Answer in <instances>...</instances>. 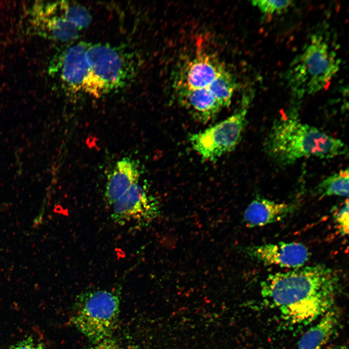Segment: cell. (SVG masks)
Returning a JSON list of instances; mask_svg holds the SVG:
<instances>
[{
  "label": "cell",
  "instance_id": "6da1fadb",
  "mask_svg": "<svg viewBox=\"0 0 349 349\" xmlns=\"http://www.w3.org/2000/svg\"><path fill=\"white\" fill-rule=\"evenodd\" d=\"M339 278L321 264L269 274L261 283L264 301L292 324H307L333 306Z\"/></svg>",
  "mask_w": 349,
  "mask_h": 349
},
{
  "label": "cell",
  "instance_id": "7a4b0ae2",
  "mask_svg": "<svg viewBox=\"0 0 349 349\" xmlns=\"http://www.w3.org/2000/svg\"><path fill=\"white\" fill-rule=\"evenodd\" d=\"M265 149L269 157L281 165L291 164L304 158L332 159L348 151L341 140L302 123L295 115L275 121L266 140Z\"/></svg>",
  "mask_w": 349,
  "mask_h": 349
},
{
  "label": "cell",
  "instance_id": "3957f363",
  "mask_svg": "<svg viewBox=\"0 0 349 349\" xmlns=\"http://www.w3.org/2000/svg\"><path fill=\"white\" fill-rule=\"evenodd\" d=\"M340 59L321 36L315 35L291 63L288 84L298 96L325 89L340 69Z\"/></svg>",
  "mask_w": 349,
  "mask_h": 349
},
{
  "label": "cell",
  "instance_id": "277c9868",
  "mask_svg": "<svg viewBox=\"0 0 349 349\" xmlns=\"http://www.w3.org/2000/svg\"><path fill=\"white\" fill-rule=\"evenodd\" d=\"M86 57L89 73L84 92L95 97L122 88L136 72L133 54L120 47L89 43Z\"/></svg>",
  "mask_w": 349,
  "mask_h": 349
},
{
  "label": "cell",
  "instance_id": "5b68a950",
  "mask_svg": "<svg viewBox=\"0 0 349 349\" xmlns=\"http://www.w3.org/2000/svg\"><path fill=\"white\" fill-rule=\"evenodd\" d=\"M120 312V293L117 290H88L77 296L70 322L94 344L111 337Z\"/></svg>",
  "mask_w": 349,
  "mask_h": 349
},
{
  "label": "cell",
  "instance_id": "8992f818",
  "mask_svg": "<svg viewBox=\"0 0 349 349\" xmlns=\"http://www.w3.org/2000/svg\"><path fill=\"white\" fill-rule=\"evenodd\" d=\"M245 106L224 120L189 138L193 149L203 159L214 161L232 151L239 143L244 130Z\"/></svg>",
  "mask_w": 349,
  "mask_h": 349
},
{
  "label": "cell",
  "instance_id": "52a82bcc",
  "mask_svg": "<svg viewBox=\"0 0 349 349\" xmlns=\"http://www.w3.org/2000/svg\"><path fill=\"white\" fill-rule=\"evenodd\" d=\"M112 206L111 218L120 225L131 221L146 224L159 213L158 202L138 182L133 184Z\"/></svg>",
  "mask_w": 349,
  "mask_h": 349
},
{
  "label": "cell",
  "instance_id": "ba28073f",
  "mask_svg": "<svg viewBox=\"0 0 349 349\" xmlns=\"http://www.w3.org/2000/svg\"><path fill=\"white\" fill-rule=\"evenodd\" d=\"M88 43L80 41L66 47L59 54L51 71L67 90L84 92L89 69L86 57Z\"/></svg>",
  "mask_w": 349,
  "mask_h": 349
},
{
  "label": "cell",
  "instance_id": "9c48e42d",
  "mask_svg": "<svg viewBox=\"0 0 349 349\" xmlns=\"http://www.w3.org/2000/svg\"><path fill=\"white\" fill-rule=\"evenodd\" d=\"M248 254L262 264L283 268H299L309 260L310 253L303 244L296 242H279L249 247Z\"/></svg>",
  "mask_w": 349,
  "mask_h": 349
},
{
  "label": "cell",
  "instance_id": "30bf717a",
  "mask_svg": "<svg viewBox=\"0 0 349 349\" xmlns=\"http://www.w3.org/2000/svg\"><path fill=\"white\" fill-rule=\"evenodd\" d=\"M31 15L33 28L41 35L63 42L79 37L80 30L64 17L59 2L36 4Z\"/></svg>",
  "mask_w": 349,
  "mask_h": 349
},
{
  "label": "cell",
  "instance_id": "8fae6325",
  "mask_svg": "<svg viewBox=\"0 0 349 349\" xmlns=\"http://www.w3.org/2000/svg\"><path fill=\"white\" fill-rule=\"evenodd\" d=\"M225 70L223 63L213 54H199L181 70L175 87L207 88Z\"/></svg>",
  "mask_w": 349,
  "mask_h": 349
},
{
  "label": "cell",
  "instance_id": "7c38bea8",
  "mask_svg": "<svg viewBox=\"0 0 349 349\" xmlns=\"http://www.w3.org/2000/svg\"><path fill=\"white\" fill-rule=\"evenodd\" d=\"M178 102L196 120L206 123L224 107L207 89L175 87Z\"/></svg>",
  "mask_w": 349,
  "mask_h": 349
},
{
  "label": "cell",
  "instance_id": "4fadbf2b",
  "mask_svg": "<svg viewBox=\"0 0 349 349\" xmlns=\"http://www.w3.org/2000/svg\"><path fill=\"white\" fill-rule=\"evenodd\" d=\"M294 209L291 204L257 198L246 207L244 219L249 227H261L283 220Z\"/></svg>",
  "mask_w": 349,
  "mask_h": 349
},
{
  "label": "cell",
  "instance_id": "5bb4252c",
  "mask_svg": "<svg viewBox=\"0 0 349 349\" xmlns=\"http://www.w3.org/2000/svg\"><path fill=\"white\" fill-rule=\"evenodd\" d=\"M139 176L138 165L134 160L124 158L119 160L106 184L104 194L107 204L113 205L133 184L138 182Z\"/></svg>",
  "mask_w": 349,
  "mask_h": 349
},
{
  "label": "cell",
  "instance_id": "9a60e30c",
  "mask_svg": "<svg viewBox=\"0 0 349 349\" xmlns=\"http://www.w3.org/2000/svg\"><path fill=\"white\" fill-rule=\"evenodd\" d=\"M340 313L333 306L301 337L298 349H322L333 336L339 325Z\"/></svg>",
  "mask_w": 349,
  "mask_h": 349
},
{
  "label": "cell",
  "instance_id": "2e32d148",
  "mask_svg": "<svg viewBox=\"0 0 349 349\" xmlns=\"http://www.w3.org/2000/svg\"><path fill=\"white\" fill-rule=\"evenodd\" d=\"M348 168L342 169L324 179L317 186V193L321 197L331 196H349Z\"/></svg>",
  "mask_w": 349,
  "mask_h": 349
},
{
  "label": "cell",
  "instance_id": "e0dca14e",
  "mask_svg": "<svg viewBox=\"0 0 349 349\" xmlns=\"http://www.w3.org/2000/svg\"><path fill=\"white\" fill-rule=\"evenodd\" d=\"M237 87L233 75L225 70L207 88L224 108L230 104Z\"/></svg>",
  "mask_w": 349,
  "mask_h": 349
},
{
  "label": "cell",
  "instance_id": "ac0fdd59",
  "mask_svg": "<svg viewBox=\"0 0 349 349\" xmlns=\"http://www.w3.org/2000/svg\"><path fill=\"white\" fill-rule=\"evenodd\" d=\"M59 6L64 17L80 31L87 27L90 24L92 16L89 11L85 6L66 1H60Z\"/></svg>",
  "mask_w": 349,
  "mask_h": 349
},
{
  "label": "cell",
  "instance_id": "d6986e66",
  "mask_svg": "<svg viewBox=\"0 0 349 349\" xmlns=\"http://www.w3.org/2000/svg\"><path fill=\"white\" fill-rule=\"evenodd\" d=\"M291 0H256L252 4L265 15H274L283 13L292 4Z\"/></svg>",
  "mask_w": 349,
  "mask_h": 349
},
{
  "label": "cell",
  "instance_id": "ffe728a7",
  "mask_svg": "<svg viewBox=\"0 0 349 349\" xmlns=\"http://www.w3.org/2000/svg\"><path fill=\"white\" fill-rule=\"evenodd\" d=\"M349 201L347 198L342 205L333 212L334 222L339 232L343 236L349 233Z\"/></svg>",
  "mask_w": 349,
  "mask_h": 349
},
{
  "label": "cell",
  "instance_id": "44dd1931",
  "mask_svg": "<svg viewBox=\"0 0 349 349\" xmlns=\"http://www.w3.org/2000/svg\"><path fill=\"white\" fill-rule=\"evenodd\" d=\"M7 349H46V348L42 342L32 336H29L12 345Z\"/></svg>",
  "mask_w": 349,
  "mask_h": 349
},
{
  "label": "cell",
  "instance_id": "7402d4cb",
  "mask_svg": "<svg viewBox=\"0 0 349 349\" xmlns=\"http://www.w3.org/2000/svg\"><path fill=\"white\" fill-rule=\"evenodd\" d=\"M89 349H125L112 337L104 339L97 343L92 344Z\"/></svg>",
  "mask_w": 349,
  "mask_h": 349
},
{
  "label": "cell",
  "instance_id": "603a6c76",
  "mask_svg": "<svg viewBox=\"0 0 349 349\" xmlns=\"http://www.w3.org/2000/svg\"><path fill=\"white\" fill-rule=\"evenodd\" d=\"M322 349H348V347L344 345H338L329 346L326 348H322Z\"/></svg>",
  "mask_w": 349,
  "mask_h": 349
}]
</instances>
